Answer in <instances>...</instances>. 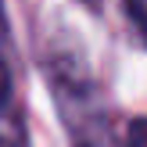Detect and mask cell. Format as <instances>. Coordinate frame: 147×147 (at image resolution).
Masks as SVG:
<instances>
[{
	"mask_svg": "<svg viewBox=\"0 0 147 147\" xmlns=\"http://www.w3.org/2000/svg\"><path fill=\"white\" fill-rule=\"evenodd\" d=\"M47 79L72 147H115L111 115H108L100 86L86 68V57H79L76 50H50Z\"/></svg>",
	"mask_w": 147,
	"mask_h": 147,
	"instance_id": "1",
	"label": "cell"
},
{
	"mask_svg": "<svg viewBox=\"0 0 147 147\" xmlns=\"http://www.w3.org/2000/svg\"><path fill=\"white\" fill-rule=\"evenodd\" d=\"M0 147H29L25 119H22V108L14 100V93L0 97Z\"/></svg>",
	"mask_w": 147,
	"mask_h": 147,
	"instance_id": "2",
	"label": "cell"
},
{
	"mask_svg": "<svg viewBox=\"0 0 147 147\" xmlns=\"http://www.w3.org/2000/svg\"><path fill=\"white\" fill-rule=\"evenodd\" d=\"M126 7H129V14H133L136 29H140L144 40H147V0H126Z\"/></svg>",
	"mask_w": 147,
	"mask_h": 147,
	"instance_id": "3",
	"label": "cell"
},
{
	"mask_svg": "<svg viewBox=\"0 0 147 147\" xmlns=\"http://www.w3.org/2000/svg\"><path fill=\"white\" fill-rule=\"evenodd\" d=\"M126 147H147V119H136L133 126H129Z\"/></svg>",
	"mask_w": 147,
	"mask_h": 147,
	"instance_id": "4",
	"label": "cell"
}]
</instances>
